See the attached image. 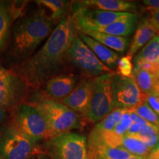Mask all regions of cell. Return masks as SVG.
<instances>
[{
	"mask_svg": "<svg viewBox=\"0 0 159 159\" xmlns=\"http://www.w3.org/2000/svg\"><path fill=\"white\" fill-rule=\"evenodd\" d=\"M76 27L71 16L61 20L42 47L14 68L28 87L45 85L60 70L75 38Z\"/></svg>",
	"mask_w": 159,
	"mask_h": 159,
	"instance_id": "obj_1",
	"label": "cell"
},
{
	"mask_svg": "<svg viewBox=\"0 0 159 159\" xmlns=\"http://www.w3.org/2000/svg\"><path fill=\"white\" fill-rule=\"evenodd\" d=\"M56 23L43 9L16 20L12 30L11 57L19 63L30 57L50 36Z\"/></svg>",
	"mask_w": 159,
	"mask_h": 159,
	"instance_id": "obj_2",
	"label": "cell"
},
{
	"mask_svg": "<svg viewBox=\"0 0 159 159\" xmlns=\"http://www.w3.org/2000/svg\"><path fill=\"white\" fill-rule=\"evenodd\" d=\"M30 104L41 113L47 122V141L80 127L79 115L58 100L40 97Z\"/></svg>",
	"mask_w": 159,
	"mask_h": 159,
	"instance_id": "obj_3",
	"label": "cell"
},
{
	"mask_svg": "<svg viewBox=\"0 0 159 159\" xmlns=\"http://www.w3.org/2000/svg\"><path fill=\"white\" fill-rule=\"evenodd\" d=\"M43 153L39 144L27 139L11 123L0 128V159H36Z\"/></svg>",
	"mask_w": 159,
	"mask_h": 159,
	"instance_id": "obj_4",
	"label": "cell"
},
{
	"mask_svg": "<svg viewBox=\"0 0 159 159\" xmlns=\"http://www.w3.org/2000/svg\"><path fill=\"white\" fill-rule=\"evenodd\" d=\"M10 123L24 136L37 143L47 140V124L41 113L30 104L18 105L11 110Z\"/></svg>",
	"mask_w": 159,
	"mask_h": 159,
	"instance_id": "obj_5",
	"label": "cell"
},
{
	"mask_svg": "<svg viewBox=\"0 0 159 159\" xmlns=\"http://www.w3.org/2000/svg\"><path fill=\"white\" fill-rule=\"evenodd\" d=\"M66 60L87 78L114 73V71L101 62L92 50L79 36L75 38L66 52Z\"/></svg>",
	"mask_w": 159,
	"mask_h": 159,
	"instance_id": "obj_6",
	"label": "cell"
},
{
	"mask_svg": "<svg viewBox=\"0 0 159 159\" xmlns=\"http://www.w3.org/2000/svg\"><path fill=\"white\" fill-rule=\"evenodd\" d=\"M114 75L110 73L94 78L90 105L85 116L89 122L98 123L115 109L112 92Z\"/></svg>",
	"mask_w": 159,
	"mask_h": 159,
	"instance_id": "obj_7",
	"label": "cell"
},
{
	"mask_svg": "<svg viewBox=\"0 0 159 159\" xmlns=\"http://www.w3.org/2000/svg\"><path fill=\"white\" fill-rule=\"evenodd\" d=\"M28 86L16 71L0 65V108L11 111L23 103Z\"/></svg>",
	"mask_w": 159,
	"mask_h": 159,
	"instance_id": "obj_8",
	"label": "cell"
},
{
	"mask_svg": "<svg viewBox=\"0 0 159 159\" xmlns=\"http://www.w3.org/2000/svg\"><path fill=\"white\" fill-rule=\"evenodd\" d=\"M49 152L59 159H89L87 139L83 135L69 133L48 141Z\"/></svg>",
	"mask_w": 159,
	"mask_h": 159,
	"instance_id": "obj_9",
	"label": "cell"
},
{
	"mask_svg": "<svg viewBox=\"0 0 159 159\" xmlns=\"http://www.w3.org/2000/svg\"><path fill=\"white\" fill-rule=\"evenodd\" d=\"M113 101L115 109L132 110L144 102L146 95L139 90L132 77L114 75L112 82Z\"/></svg>",
	"mask_w": 159,
	"mask_h": 159,
	"instance_id": "obj_10",
	"label": "cell"
},
{
	"mask_svg": "<svg viewBox=\"0 0 159 159\" xmlns=\"http://www.w3.org/2000/svg\"><path fill=\"white\" fill-rule=\"evenodd\" d=\"M94 78L82 80L77 83L75 89L60 102L75 111L77 114L85 116L90 105Z\"/></svg>",
	"mask_w": 159,
	"mask_h": 159,
	"instance_id": "obj_11",
	"label": "cell"
},
{
	"mask_svg": "<svg viewBox=\"0 0 159 159\" xmlns=\"http://www.w3.org/2000/svg\"><path fill=\"white\" fill-rule=\"evenodd\" d=\"M71 9L88 8L99 11L133 13L137 11L136 2L126 0H85L73 2Z\"/></svg>",
	"mask_w": 159,
	"mask_h": 159,
	"instance_id": "obj_12",
	"label": "cell"
},
{
	"mask_svg": "<svg viewBox=\"0 0 159 159\" xmlns=\"http://www.w3.org/2000/svg\"><path fill=\"white\" fill-rule=\"evenodd\" d=\"M78 77L74 75H57L51 77L45 84V92L53 99H64L77 86Z\"/></svg>",
	"mask_w": 159,
	"mask_h": 159,
	"instance_id": "obj_13",
	"label": "cell"
},
{
	"mask_svg": "<svg viewBox=\"0 0 159 159\" xmlns=\"http://www.w3.org/2000/svg\"><path fill=\"white\" fill-rule=\"evenodd\" d=\"M158 34H159L158 31L155 28L148 19L142 20L136 30L127 55L132 58L136 53H138L139 49H142L150 40Z\"/></svg>",
	"mask_w": 159,
	"mask_h": 159,
	"instance_id": "obj_14",
	"label": "cell"
},
{
	"mask_svg": "<svg viewBox=\"0 0 159 159\" xmlns=\"http://www.w3.org/2000/svg\"><path fill=\"white\" fill-rule=\"evenodd\" d=\"M78 36L88 47L92 50L96 56L100 60L101 62L111 69L116 66L117 61L119 59V53L108 48L102 43L95 41L92 38L85 35L84 33L78 32Z\"/></svg>",
	"mask_w": 159,
	"mask_h": 159,
	"instance_id": "obj_15",
	"label": "cell"
},
{
	"mask_svg": "<svg viewBox=\"0 0 159 159\" xmlns=\"http://www.w3.org/2000/svg\"><path fill=\"white\" fill-rule=\"evenodd\" d=\"M89 159H129L133 156L120 147H113L105 143L87 145Z\"/></svg>",
	"mask_w": 159,
	"mask_h": 159,
	"instance_id": "obj_16",
	"label": "cell"
},
{
	"mask_svg": "<svg viewBox=\"0 0 159 159\" xmlns=\"http://www.w3.org/2000/svg\"><path fill=\"white\" fill-rule=\"evenodd\" d=\"M138 20V15H136V13H133L130 16L119 20L106 27L97 28L92 31L99 32V33L114 35V36L128 38V36L134 32Z\"/></svg>",
	"mask_w": 159,
	"mask_h": 159,
	"instance_id": "obj_17",
	"label": "cell"
},
{
	"mask_svg": "<svg viewBox=\"0 0 159 159\" xmlns=\"http://www.w3.org/2000/svg\"><path fill=\"white\" fill-rule=\"evenodd\" d=\"M77 31L92 38L95 41H98L117 53H124L129 47V39L127 37L114 36L99 32L86 30H80Z\"/></svg>",
	"mask_w": 159,
	"mask_h": 159,
	"instance_id": "obj_18",
	"label": "cell"
},
{
	"mask_svg": "<svg viewBox=\"0 0 159 159\" xmlns=\"http://www.w3.org/2000/svg\"><path fill=\"white\" fill-rule=\"evenodd\" d=\"M158 75L140 66L134 67L132 77L138 88L146 96L153 94Z\"/></svg>",
	"mask_w": 159,
	"mask_h": 159,
	"instance_id": "obj_19",
	"label": "cell"
},
{
	"mask_svg": "<svg viewBox=\"0 0 159 159\" xmlns=\"http://www.w3.org/2000/svg\"><path fill=\"white\" fill-rule=\"evenodd\" d=\"M159 57V34L144 46L134 57V66L143 64H155Z\"/></svg>",
	"mask_w": 159,
	"mask_h": 159,
	"instance_id": "obj_20",
	"label": "cell"
},
{
	"mask_svg": "<svg viewBox=\"0 0 159 159\" xmlns=\"http://www.w3.org/2000/svg\"><path fill=\"white\" fill-rule=\"evenodd\" d=\"M125 110L116 108L111 111L108 116L102 119L96 125L89 134V138L97 139L100 138L104 135L108 134L114 130L117 122L120 119Z\"/></svg>",
	"mask_w": 159,
	"mask_h": 159,
	"instance_id": "obj_21",
	"label": "cell"
},
{
	"mask_svg": "<svg viewBox=\"0 0 159 159\" xmlns=\"http://www.w3.org/2000/svg\"><path fill=\"white\" fill-rule=\"evenodd\" d=\"M13 21L9 2L0 1V55L5 47Z\"/></svg>",
	"mask_w": 159,
	"mask_h": 159,
	"instance_id": "obj_22",
	"label": "cell"
},
{
	"mask_svg": "<svg viewBox=\"0 0 159 159\" xmlns=\"http://www.w3.org/2000/svg\"><path fill=\"white\" fill-rule=\"evenodd\" d=\"M35 3L43 6L50 12V16L55 21H61L65 19L68 12L71 2L63 0H39L35 1Z\"/></svg>",
	"mask_w": 159,
	"mask_h": 159,
	"instance_id": "obj_23",
	"label": "cell"
},
{
	"mask_svg": "<svg viewBox=\"0 0 159 159\" xmlns=\"http://www.w3.org/2000/svg\"><path fill=\"white\" fill-rule=\"evenodd\" d=\"M119 147L125 149L133 156L143 158H146L152 151L136 136H124Z\"/></svg>",
	"mask_w": 159,
	"mask_h": 159,
	"instance_id": "obj_24",
	"label": "cell"
},
{
	"mask_svg": "<svg viewBox=\"0 0 159 159\" xmlns=\"http://www.w3.org/2000/svg\"><path fill=\"white\" fill-rule=\"evenodd\" d=\"M136 136L152 150L159 142V130L153 125L147 122Z\"/></svg>",
	"mask_w": 159,
	"mask_h": 159,
	"instance_id": "obj_25",
	"label": "cell"
},
{
	"mask_svg": "<svg viewBox=\"0 0 159 159\" xmlns=\"http://www.w3.org/2000/svg\"><path fill=\"white\" fill-rule=\"evenodd\" d=\"M132 111L147 122L156 127L159 130V116L145 101L132 109Z\"/></svg>",
	"mask_w": 159,
	"mask_h": 159,
	"instance_id": "obj_26",
	"label": "cell"
},
{
	"mask_svg": "<svg viewBox=\"0 0 159 159\" xmlns=\"http://www.w3.org/2000/svg\"><path fill=\"white\" fill-rule=\"evenodd\" d=\"M117 71L118 75L125 77H130L134 71V66L132 63V58L128 55L119 57L117 61Z\"/></svg>",
	"mask_w": 159,
	"mask_h": 159,
	"instance_id": "obj_27",
	"label": "cell"
},
{
	"mask_svg": "<svg viewBox=\"0 0 159 159\" xmlns=\"http://www.w3.org/2000/svg\"><path fill=\"white\" fill-rule=\"evenodd\" d=\"M130 111L131 119H132V124H131L130 128L128 130L126 136H136L139 133L141 128L146 124L147 122L141 118L140 116H139L134 111H133L132 110H130Z\"/></svg>",
	"mask_w": 159,
	"mask_h": 159,
	"instance_id": "obj_28",
	"label": "cell"
},
{
	"mask_svg": "<svg viewBox=\"0 0 159 159\" xmlns=\"http://www.w3.org/2000/svg\"><path fill=\"white\" fill-rule=\"evenodd\" d=\"M145 102L150 105V108L159 116V96L150 94L146 97Z\"/></svg>",
	"mask_w": 159,
	"mask_h": 159,
	"instance_id": "obj_29",
	"label": "cell"
},
{
	"mask_svg": "<svg viewBox=\"0 0 159 159\" xmlns=\"http://www.w3.org/2000/svg\"><path fill=\"white\" fill-rule=\"evenodd\" d=\"M143 4L145 6V9L150 13L159 10V0H144Z\"/></svg>",
	"mask_w": 159,
	"mask_h": 159,
	"instance_id": "obj_30",
	"label": "cell"
},
{
	"mask_svg": "<svg viewBox=\"0 0 159 159\" xmlns=\"http://www.w3.org/2000/svg\"><path fill=\"white\" fill-rule=\"evenodd\" d=\"M148 19L159 33V10L151 13Z\"/></svg>",
	"mask_w": 159,
	"mask_h": 159,
	"instance_id": "obj_31",
	"label": "cell"
},
{
	"mask_svg": "<svg viewBox=\"0 0 159 159\" xmlns=\"http://www.w3.org/2000/svg\"><path fill=\"white\" fill-rule=\"evenodd\" d=\"M159 158V142L153 150H152L150 155L145 159H158Z\"/></svg>",
	"mask_w": 159,
	"mask_h": 159,
	"instance_id": "obj_32",
	"label": "cell"
},
{
	"mask_svg": "<svg viewBox=\"0 0 159 159\" xmlns=\"http://www.w3.org/2000/svg\"><path fill=\"white\" fill-rule=\"evenodd\" d=\"M152 94L159 96V75H158V77H157L156 85H155L154 91H153V94Z\"/></svg>",
	"mask_w": 159,
	"mask_h": 159,
	"instance_id": "obj_33",
	"label": "cell"
},
{
	"mask_svg": "<svg viewBox=\"0 0 159 159\" xmlns=\"http://www.w3.org/2000/svg\"><path fill=\"white\" fill-rule=\"evenodd\" d=\"M5 116V111L0 108V125H1L2 122Z\"/></svg>",
	"mask_w": 159,
	"mask_h": 159,
	"instance_id": "obj_34",
	"label": "cell"
},
{
	"mask_svg": "<svg viewBox=\"0 0 159 159\" xmlns=\"http://www.w3.org/2000/svg\"><path fill=\"white\" fill-rule=\"evenodd\" d=\"M49 157L48 155H47V153H43V154L40 155L36 159H49Z\"/></svg>",
	"mask_w": 159,
	"mask_h": 159,
	"instance_id": "obj_35",
	"label": "cell"
},
{
	"mask_svg": "<svg viewBox=\"0 0 159 159\" xmlns=\"http://www.w3.org/2000/svg\"><path fill=\"white\" fill-rule=\"evenodd\" d=\"M47 155H48L49 157V158H50V159H59L57 156H55L54 154L51 153V152H47Z\"/></svg>",
	"mask_w": 159,
	"mask_h": 159,
	"instance_id": "obj_36",
	"label": "cell"
},
{
	"mask_svg": "<svg viewBox=\"0 0 159 159\" xmlns=\"http://www.w3.org/2000/svg\"><path fill=\"white\" fill-rule=\"evenodd\" d=\"M156 65H157V66H158L159 68V57H158V61H157V62H156Z\"/></svg>",
	"mask_w": 159,
	"mask_h": 159,
	"instance_id": "obj_37",
	"label": "cell"
},
{
	"mask_svg": "<svg viewBox=\"0 0 159 159\" xmlns=\"http://www.w3.org/2000/svg\"><path fill=\"white\" fill-rule=\"evenodd\" d=\"M158 159H159V158H158Z\"/></svg>",
	"mask_w": 159,
	"mask_h": 159,
	"instance_id": "obj_38",
	"label": "cell"
}]
</instances>
